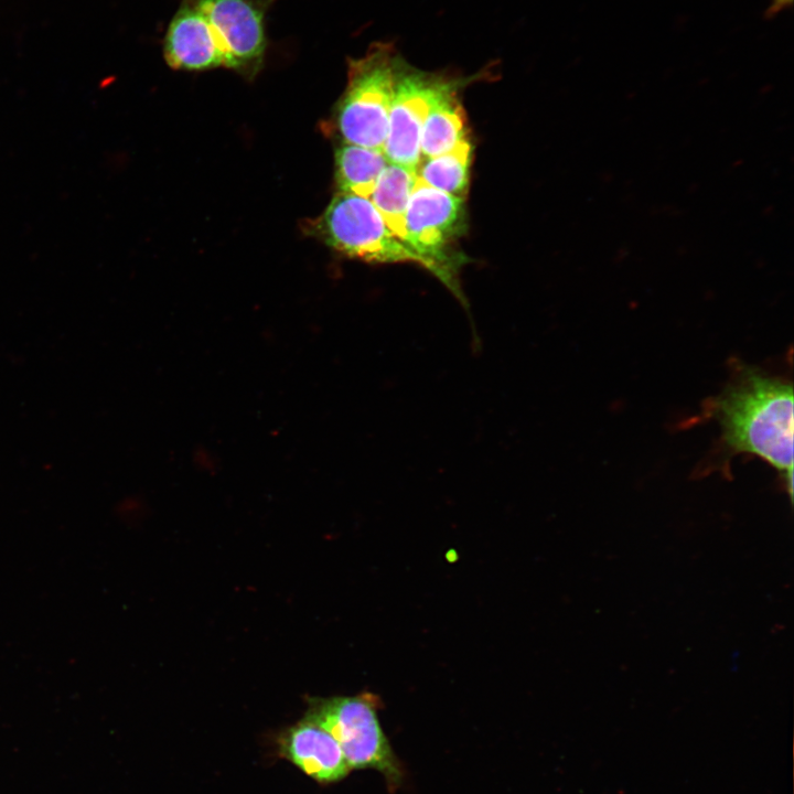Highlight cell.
I'll list each match as a JSON object with an SVG mask.
<instances>
[{"label": "cell", "mask_w": 794, "mask_h": 794, "mask_svg": "<svg viewBox=\"0 0 794 794\" xmlns=\"http://www.w3.org/2000/svg\"><path fill=\"white\" fill-rule=\"evenodd\" d=\"M313 232L335 250L368 262L432 265L399 239L365 197L339 192L314 222Z\"/></svg>", "instance_id": "cell-3"}, {"label": "cell", "mask_w": 794, "mask_h": 794, "mask_svg": "<svg viewBox=\"0 0 794 794\" xmlns=\"http://www.w3.org/2000/svg\"><path fill=\"white\" fill-rule=\"evenodd\" d=\"M277 743L281 757L320 783L340 781L351 770L335 739L308 716L283 730Z\"/></svg>", "instance_id": "cell-8"}, {"label": "cell", "mask_w": 794, "mask_h": 794, "mask_svg": "<svg viewBox=\"0 0 794 794\" xmlns=\"http://www.w3.org/2000/svg\"><path fill=\"white\" fill-rule=\"evenodd\" d=\"M459 85L460 79L443 78L423 121L421 159L446 153L466 139L465 117L457 95Z\"/></svg>", "instance_id": "cell-10"}, {"label": "cell", "mask_w": 794, "mask_h": 794, "mask_svg": "<svg viewBox=\"0 0 794 794\" xmlns=\"http://www.w3.org/2000/svg\"><path fill=\"white\" fill-rule=\"evenodd\" d=\"M401 61L393 44L378 42L348 62L347 85L336 114L345 142L383 151Z\"/></svg>", "instance_id": "cell-2"}, {"label": "cell", "mask_w": 794, "mask_h": 794, "mask_svg": "<svg viewBox=\"0 0 794 794\" xmlns=\"http://www.w3.org/2000/svg\"><path fill=\"white\" fill-rule=\"evenodd\" d=\"M223 66L254 75L266 50L265 6L256 0H195Z\"/></svg>", "instance_id": "cell-6"}, {"label": "cell", "mask_w": 794, "mask_h": 794, "mask_svg": "<svg viewBox=\"0 0 794 794\" xmlns=\"http://www.w3.org/2000/svg\"><path fill=\"white\" fill-rule=\"evenodd\" d=\"M443 78L400 62L383 148L389 163L417 172L423 121Z\"/></svg>", "instance_id": "cell-7"}, {"label": "cell", "mask_w": 794, "mask_h": 794, "mask_svg": "<svg viewBox=\"0 0 794 794\" xmlns=\"http://www.w3.org/2000/svg\"><path fill=\"white\" fill-rule=\"evenodd\" d=\"M699 420L717 422L720 434L706 470L729 469L737 455L759 458L772 466L793 497V385L742 361H732L719 394L706 400Z\"/></svg>", "instance_id": "cell-1"}, {"label": "cell", "mask_w": 794, "mask_h": 794, "mask_svg": "<svg viewBox=\"0 0 794 794\" xmlns=\"http://www.w3.org/2000/svg\"><path fill=\"white\" fill-rule=\"evenodd\" d=\"M163 55L174 69L206 71L223 66L206 19L195 0H185L169 23Z\"/></svg>", "instance_id": "cell-9"}, {"label": "cell", "mask_w": 794, "mask_h": 794, "mask_svg": "<svg viewBox=\"0 0 794 794\" xmlns=\"http://www.w3.org/2000/svg\"><path fill=\"white\" fill-rule=\"evenodd\" d=\"M471 153V143L465 139L446 153L422 158L417 168V178L431 187L464 198L469 186Z\"/></svg>", "instance_id": "cell-13"}, {"label": "cell", "mask_w": 794, "mask_h": 794, "mask_svg": "<svg viewBox=\"0 0 794 794\" xmlns=\"http://www.w3.org/2000/svg\"><path fill=\"white\" fill-rule=\"evenodd\" d=\"M464 226V198L431 187L417 178L405 215V243L432 265L436 277L466 307L457 279L459 261L450 251Z\"/></svg>", "instance_id": "cell-5"}, {"label": "cell", "mask_w": 794, "mask_h": 794, "mask_svg": "<svg viewBox=\"0 0 794 794\" xmlns=\"http://www.w3.org/2000/svg\"><path fill=\"white\" fill-rule=\"evenodd\" d=\"M305 716L335 739L351 770L374 769L390 785L401 781L400 764L380 727L371 695L311 698Z\"/></svg>", "instance_id": "cell-4"}, {"label": "cell", "mask_w": 794, "mask_h": 794, "mask_svg": "<svg viewBox=\"0 0 794 794\" xmlns=\"http://www.w3.org/2000/svg\"><path fill=\"white\" fill-rule=\"evenodd\" d=\"M416 179L417 172L388 163L368 198L388 228L404 243L406 238L405 215Z\"/></svg>", "instance_id": "cell-12"}, {"label": "cell", "mask_w": 794, "mask_h": 794, "mask_svg": "<svg viewBox=\"0 0 794 794\" xmlns=\"http://www.w3.org/2000/svg\"><path fill=\"white\" fill-rule=\"evenodd\" d=\"M388 163L380 150L345 142L335 153V181L340 192L369 198Z\"/></svg>", "instance_id": "cell-11"}]
</instances>
